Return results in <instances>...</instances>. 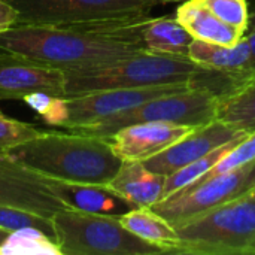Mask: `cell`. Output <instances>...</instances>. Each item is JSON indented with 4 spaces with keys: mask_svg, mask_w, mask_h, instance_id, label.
<instances>
[{
    "mask_svg": "<svg viewBox=\"0 0 255 255\" xmlns=\"http://www.w3.org/2000/svg\"><path fill=\"white\" fill-rule=\"evenodd\" d=\"M193 34L176 18H152L142 28V40L149 52L188 57Z\"/></svg>",
    "mask_w": 255,
    "mask_h": 255,
    "instance_id": "d6986e66",
    "label": "cell"
},
{
    "mask_svg": "<svg viewBox=\"0 0 255 255\" xmlns=\"http://www.w3.org/2000/svg\"><path fill=\"white\" fill-rule=\"evenodd\" d=\"M49 181L7 155H0V205L52 218L64 205L49 190Z\"/></svg>",
    "mask_w": 255,
    "mask_h": 255,
    "instance_id": "8fae6325",
    "label": "cell"
},
{
    "mask_svg": "<svg viewBox=\"0 0 255 255\" xmlns=\"http://www.w3.org/2000/svg\"><path fill=\"white\" fill-rule=\"evenodd\" d=\"M193 130L194 127L190 126L148 121L123 127L106 139L123 161H145Z\"/></svg>",
    "mask_w": 255,
    "mask_h": 255,
    "instance_id": "4fadbf2b",
    "label": "cell"
},
{
    "mask_svg": "<svg viewBox=\"0 0 255 255\" xmlns=\"http://www.w3.org/2000/svg\"><path fill=\"white\" fill-rule=\"evenodd\" d=\"M254 72H255V70H254ZM244 75H247V73H244Z\"/></svg>",
    "mask_w": 255,
    "mask_h": 255,
    "instance_id": "836d02e7",
    "label": "cell"
},
{
    "mask_svg": "<svg viewBox=\"0 0 255 255\" xmlns=\"http://www.w3.org/2000/svg\"><path fill=\"white\" fill-rule=\"evenodd\" d=\"M154 1H157V3L160 4V3H170V1H184V0H154Z\"/></svg>",
    "mask_w": 255,
    "mask_h": 255,
    "instance_id": "1f68e13d",
    "label": "cell"
},
{
    "mask_svg": "<svg viewBox=\"0 0 255 255\" xmlns=\"http://www.w3.org/2000/svg\"><path fill=\"white\" fill-rule=\"evenodd\" d=\"M255 161V130L248 133L247 137L239 142L232 151H229L223 160L220 163H217V166L208 172L202 179L199 181H203V179H208L211 176H217V175H221V173H226V172H230V170H235L238 167H242V166H247L250 163H254ZM197 181V182H199Z\"/></svg>",
    "mask_w": 255,
    "mask_h": 255,
    "instance_id": "484cf974",
    "label": "cell"
},
{
    "mask_svg": "<svg viewBox=\"0 0 255 255\" xmlns=\"http://www.w3.org/2000/svg\"><path fill=\"white\" fill-rule=\"evenodd\" d=\"M166 176L149 170L142 161H123L108 184L136 208H151L163 199Z\"/></svg>",
    "mask_w": 255,
    "mask_h": 255,
    "instance_id": "9a60e30c",
    "label": "cell"
},
{
    "mask_svg": "<svg viewBox=\"0 0 255 255\" xmlns=\"http://www.w3.org/2000/svg\"><path fill=\"white\" fill-rule=\"evenodd\" d=\"M191 85L193 82H181L142 88L100 90L76 96L52 97L39 115L45 124L66 130H76L126 112L151 99L187 90Z\"/></svg>",
    "mask_w": 255,
    "mask_h": 255,
    "instance_id": "8992f818",
    "label": "cell"
},
{
    "mask_svg": "<svg viewBox=\"0 0 255 255\" xmlns=\"http://www.w3.org/2000/svg\"><path fill=\"white\" fill-rule=\"evenodd\" d=\"M146 16L79 25L15 24L0 34V51L36 60L63 72L106 64L146 51Z\"/></svg>",
    "mask_w": 255,
    "mask_h": 255,
    "instance_id": "6da1fadb",
    "label": "cell"
},
{
    "mask_svg": "<svg viewBox=\"0 0 255 255\" xmlns=\"http://www.w3.org/2000/svg\"><path fill=\"white\" fill-rule=\"evenodd\" d=\"M255 187V161L251 164L248 175L245 178V193H250Z\"/></svg>",
    "mask_w": 255,
    "mask_h": 255,
    "instance_id": "f1b7e54d",
    "label": "cell"
},
{
    "mask_svg": "<svg viewBox=\"0 0 255 255\" xmlns=\"http://www.w3.org/2000/svg\"><path fill=\"white\" fill-rule=\"evenodd\" d=\"M0 112H1V109H0Z\"/></svg>",
    "mask_w": 255,
    "mask_h": 255,
    "instance_id": "e575fe53",
    "label": "cell"
},
{
    "mask_svg": "<svg viewBox=\"0 0 255 255\" xmlns=\"http://www.w3.org/2000/svg\"><path fill=\"white\" fill-rule=\"evenodd\" d=\"M120 221L134 236L164 248L167 254L175 255V250L179 244L178 232L152 208H133L131 211L120 217Z\"/></svg>",
    "mask_w": 255,
    "mask_h": 255,
    "instance_id": "ffe728a7",
    "label": "cell"
},
{
    "mask_svg": "<svg viewBox=\"0 0 255 255\" xmlns=\"http://www.w3.org/2000/svg\"><path fill=\"white\" fill-rule=\"evenodd\" d=\"M0 229L9 233L24 230V229H36L42 232L45 236L55 241V230H54L52 218H46L39 214L19 209L15 206L0 205Z\"/></svg>",
    "mask_w": 255,
    "mask_h": 255,
    "instance_id": "603a6c76",
    "label": "cell"
},
{
    "mask_svg": "<svg viewBox=\"0 0 255 255\" xmlns=\"http://www.w3.org/2000/svg\"><path fill=\"white\" fill-rule=\"evenodd\" d=\"M43 131L0 112V155H7L15 146L42 134Z\"/></svg>",
    "mask_w": 255,
    "mask_h": 255,
    "instance_id": "cb8c5ba5",
    "label": "cell"
},
{
    "mask_svg": "<svg viewBox=\"0 0 255 255\" xmlns=\"http://www.w3.org/2000/svg\"><path fill=\"white\" fill-rule=\"evenodd\" d=\"M247 194H248V196H250L253 200H255V187L253 188V190H251V191H250V193H247Z\"/></svg>",
    "mask_w": 255,
    "mask_h": 255,
    "instance_id": "d6a6232c",
    "label": "cell"
},
{
    "mask_svg": "<svg viewBox=\"0 0 255 255\" xmlns=\"http://www.w3.org/2000/svg\"><path fill=\"white\" fill-rule=\"evenodd\" d=\"M247 134H248V131L239 134L238 137H235V139L229 140L227 143L218 146L217 149H214L212 152L203 155L202 158H199V160H196V161H193V163L178 169L176 172L167 175L166 176V182H164L163 199L170 196V194H173V193H176V191H179V190H182L184 187L191 185V184L197 182L199 179H202L208 172H211L217 166V163H220L223 160V157L229 151H232L239 142H242L247 137Z\"/></svg>",
    "mask_w": 255,
    "mask_h": 255,
    "instance_id": "44dd1931",
    "label": "cell"
},
{
    "mask_svg": "<svg viewBox=\"0 0 255 255\" xmlns=\"http://www.w3.org/2000/svg\"><path fill=\"white\" fill-rule=\"evenodd\" d=\"M253 163L194 182L161 199L151 208L173 227L212 211L245 193V178Z\"/></svg>",
    "mask_w": 255,
    "mask_h": 255,
    "instance_id": "9c48e42d",
    "label": "cell"
},
{
    "mask_svg": "<svg viewBox=\"0 0 255 255\" xmlns=\"http://www.w3.org/2000/svg\"><path fill=\"white\" fill-rule=\"evenodd\" d=\"M175 18L193 34L194 39L205 42L235 45L245 36V31L221 21L200 0H184L176 9Z\"/></svg>",
    "mask_w": 255,
    "mask_h": 255,
    "instance_id": "e0dca14e",
    "label": "cell"
},
{
    "mask_svg": "<svg viewBox=\"0 0 255 255\" xmlns=\"http://www.w3.org/2000/svg\"><path fill=\"white\" fill-rule=\"evenodd\" d=\"M175 229V255H255V200L244 194Z\"/></svg>",
    "mask_w": 255,
    "mask_h": 255,
    "instance_id": "277c9868",
    "label": "cell"
},
{
    "mask_svg": "<svg viewBox=\"0 0 255 255\" xmlns=\"http://www.w3.org/2000/svg\"><path fill=\"white\" fill-rule=\"evenodd\" d=\"M205 70L208 69L199 66L190 57L140 51L106 64L64 72L66 96L191 82Z\"/></svg>",
    "mask_w": 255,
    "mask_h": 255,
    "instance_id": "3957f363",
    "label": "cell"
},
{
    "mask_svg": "<svg viewBox=\"0 0 255 255\" xmlns=\"http://www.w3.org/2000/svg\"><path fill=\"white\" fill-rule=\"evenodd\" d=\"M33 94L66 97L64 72L15 52L0 51V100H25Z\"/></svg>",
    "mask_w": 255,
    "mask_h": 255,
    "instance_id": "30bf717a",
    "label": "cell"
},
{
    "mask_svg": "<svg viewBox=\"0 0 255 255\" xmlns=\"http://www.w3.org/2000/svg\"><path fill=\"white\" fill-rule=\"evenodd\" d=\"M248 3H250V18H248L247 33H251V31H255V0H251Z\"/></svg>",
    "mask_w": 255,
    "mask_h": 255,
    "instance_id": "f546056e",
    "label": "cell"
},
{
    "mask_svg": "<svg viewBox=\"0 0 255 255\" xmlns=\"http://www.w3.org/2000/svg\"><path fill=\"white\" fill-rule=\"evenodd\" d=\"M9 236V232H6V230H3V229H0V247L3 245V242L6 241V238Z\"/></svg>",
    "mask_w": 255,
    "mask_h": 255,
    "instance_id": "4dcf8cb0",
    "label": "cell"
},
{
    "mask_svg": "<svg viewBox=\"0 0 255 255\" xmlns=\"http://www.w3.org/2000/svg\"><path fill=\"white\" fill-rule=\"evenodd\" d=\"M242 133L245 131L238 130L220 120H214L206 126L194 128L164 151L142 163L149 170L167 176L176 172L178 169L212 152L218 146L227 143L229 140L238 137Z\"/></svg>",
    "mask_w": 255,
    "mask_h": 255,
    "instance_id": "7c38bea8",
    "label": "cell"
},
{
    "mask_svg": "<svg viewBox=\"0 0 255 255\" xmlns=\"http://www.w3.org/2000/svg\"><path fill=\"white\" fill-rule=\"evenodd\" d=\"M0 255H61L57 242L36 229H24L9 233Z\"/></svg>",
    "mask_w": 255,
    "mask_h": 255,
    "instance_id": "7402d4cb",
    "label": "cell"
},
{
    "mask_svg": "<svg viewBox=\"0 0 255 255\" xmlns=\"http://www.w3.org/2000/svg\"><path fill=\"white\" fill-rule=\"evenodd\" d=\"M214 15L226 24L247 33L250 18L248 0H200Z\"/></svg>",
    "mask_w": 255,
    "mask_h": 255,
    "instance_id": "d4e9b609",
    "label": "cell"
},
{
    "mask_svg": "<svg viewBox=\"0 0 255 255\" xmlns=\"http://www.w3.org/2000/svg\"><path fill=\"white\" fill-rule=\"evenodd\" d=\"M217 106L218 96L214 91L205 87L191 85L187 90L151 99L126 112L72 131L109 137L123 127L148 121H161L197 128L217 120Z\"/></svg>",
    "mask_w": 255,
    "mask_h": 255,
    "instance_id": "52a82bcc",
    "label": "cell"
},
{
    "mask_svg": "<svg viewBox=\"0 0 255 255\" xmlns=\"http://www.w3.org/2000/svg\"><path fill=\"white\" fill-rule=\"evenodd\" d=\"M18 164L55 181L75 184H109L123 160L109 139L72 131H43L7 154Z\"/></svg>",
    "mask_w": 255,
    "mask_h": 255,
    "instance_id": "7a4b0ae2",
    "label": "cell"
},
{
    "mask_svg": "<svg viewBox=\"0 0 255 255\" xmlns=\"http://www.w3.org/2000/svg\"><path fill=\"white\" fill-rule=\"evenodd\" d=\"M61 255H163L164 248L128 232L118 217L63 208L52 215Z\"/></svg>",
    "mask_w": 255,
    "mask_h": 255,
    "instance_id": "5b68a950",
    "label": "cell"
},
{
    "mask_svg": "<svg viewBox=\"0 0 255 255\" xmlns=\"http://www.w3.org/2000/svg\"><path fill=\"white\" fill-rule=\"evenodd\" d=\"M217 120L244 131L255 130V72L233 75V87L218 96Z\"/></svg>",
    "mask_w": 255,
    "mask_h": 255,
    "instance_id": "2e32d148",
    "label": "cell"
},
{
    "mask_svg": "<svg viewBox=\"0 0 255 255\" xmlns=\"http://www.w3.org/2000/svg\"><path fill=\"white\" fill-rule=\"evenodd\" d=\"M49 190L64 205V208L79 212L120 218L136 208L108 184H75L51 179Z\"/></svg>",
    "mask_w": 255,
    "mask_h": 255,
    "instance_id": "5bb4252c",
    "label": "cell"
},
{
    "mask_svg": "<svg viewBox=\"0 0 255 255\" xmlns=\"http://www.w3.org/2000/svg\"><path fill=\"white\" fill-rule=\"evenodd\" d=\"M16 22L18 10L7 0H0V34L12 28Z\"/></svg>",
    "mask_w": 255,
    "mask_h": 255,
    "instance_id": "4316f807",
    "label": "cell"
},
{
    "mask_svg": "<svg viewBox=\"0 0 255 255\" xmlns=\"http://www.w3.org/2000/svg\"><path fill=\"white\" fill-rule=\"evenodd\" d=\"M18 10L16 24L79 25L149 15L154 0H7Z\"/></svg>",
    "mask_w": 255,
    "mask_h": 255,
    "instance_id": "ba28073f",
    "label": "cell"
},
{
    "mask_svg": "<svg viewBox=\"0 0 255 255\" xmlns=\"http://www.w3.org/2000/svg\"><path fill=\"white\" fill-rule=\"evenodd\" d=\"M245 40L250 46V66H248V70L242 73H251L255 70V31L245 33Z\"/></svg>",
    "mask_w": 255,
    "mask_h": 255,
    "instance_id": "83f0119b",
    "label": "cell"
},
{
    "mask_svg": "<svg viewBox=\"0 0 255 255\" xmlns=\"http://www.w3.org/2000/svg\"><path fill=\"white\" fill-rule=\"evenodd\" d=\"M188 57L199 66L224 73L247 72L250 66V46L245 36L235 45H220L193 39Z\"/></svg>",
    "mask_w": 255,
    "mask_h": 255,
    "instance_id": "ac0fdd59",
    "label": "cell"
}]
</instances>
